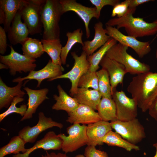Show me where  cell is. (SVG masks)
Here are the masks:
<instances>
[{"instance_id":"obj_1","label":"cell","mask_w":157,"mask_h":157,"mask_svg":"<svg viewBox=\"0 0 157 157\" xmlns=\"http://www.w3.org/2000/svg\"><path fill=\"white\" fill-rule=\"evenodd\" d=\"M127 91L142 112L147 111L157 99V73L150 71L133 77Z\"/></svg>"},{"instance_id":"obj_12","label":"cell","mask_w":157,"mask_h":157,"mask_svg":"<svg viewBox=\"0 0 157 157\" xmlns=\"http://www.w3.org/2000/svg\"><path fill=\"white\" fill-rule=\"evenodd\" d=\"M59 2L63 14L68 11H73L82 20L85 24L86 37L88 38L90 35L89 25L91 20L93 18L98 19L100 16L96 8L85 6L75 0H60Z\"/></svg>"},{"instance_id":"obj_36","label":"cell","mask_w":157,"mask_h":157,"mask_svg":"<svg viewBox=\"0 0 157 157\" xmlns=\"http://www.w3.org/2000/svg\"><path fill=\"white\" fill-rule=\"evenodd\" d=\"M130 0H126L118 3L113 7L111 16L119 18L124 16L127 12Z\"/></svg>"},{"instance_id":"obj_44","label":"cell","mask_w":157,"mask_h":157,"mask_svg":"<svg viewBox=\"0 0 157 157\" xmlns=\"http://www.w3.org/2000/svg\"><path fill=\"white\" fill-rule=\"evenodd\" d=\"M0 69H8V67L5 64L2 63H0Z\"/></svg>"},{"instance_id":"obj_7","label":"cell","mask_w":157,"mask_h":157,"mask_svg":"<svg viewBox=\"0 0 157 157\" xmlns=\"http://www.w3.org/2000/svg\"><path fill=\"white\" fill-rule=\"evenodd\" d=\"M9 47L10 54L5 56L1 55L0 61L1 63L8 67L11 75L14 76L17 72L27 73L34 70L37 66L35 63V59L20 54L15 51L12 46Z\"/></svg>"},{"instance_id":"obj_28","label":"cell","mask_w":157,"mask_h":157,"mask_svg":"<svg viewBox=\"0 0 157 157\" xmlns=\"http://www.w3.org/2000/svg\"><path fill=\"white\" fill-rule=\"evenodd\" d=\"M83 34V32L81 28H78L72 32H67V33L66 35L67 38V40L65 45L62 47L60 55L62 64L65 65L66 64L68 54L75 44L79 43L82 47L84 46L82 40Z\"/></svg>"},{"instance_id":"obj_38","label":"cell","mask_w":157,"mask_h":157,"mask_svg":"<svg viewBox=\"0 0 157 157\" xmlns=\"http://www.w3.org/2000/svg\"><path fill=\"white\" fill-rule=\"evenodd\" d=\"M90 1L95 6L99 15L101 10L104 6L110 5L114 7L120 3L119 0H90Z\"/></svg>"},{"instance_id":"obj_20","label":"cell","mask_w":157,"mask_h":157,"mask_svg":"<svg viewBox=\"0 0 157 157\" xmlns=\"http://www.w3.org/2000/svg\"><path fill=\"white\" fill-rule=\"evenodd\" d=\"M95 31L93 39L91 41L87 40L84 42L82 47L83 51L87 56L92 55L98 48L104 45L111 38L107 34V31L103 27V24L100 21L96 23L94 26Z\"/></svg>"},{"instance_id":"obj_22","label":"cell","mask_w":157,"mask_h":157,"mask_svg":"<svg viewBox=\"0 0 157 157\" xmlns=\"http://www.w3.org/2000/svg\"><path fill=\"white\" fill-rule=\"evenodd\" d=\"M23 81L13 87L8 86L0 78V109L9 108L15 97H23L25 93L21 90Z\"/></svg>"},{"instance_id":"obj_17","label":"cell","mask_w":157,"mask_h":157,"mask_svg":"<svg viewBox=\"0 0 157 157\" xmlns=\"http://www.w3.org/2000/svg\"><path fill=\"white\" fill-rule=\"evenodd\" d=\"M99 65L107 72L109 76L112 93L119 84L122 85L124 76L127 73L124 67L105 55Z\"/></svg>"},{"instance_id":"obj_23","label":"cell","mask_w":157,"mask_h":157,"mask_svg":"<svg viewBox=\"0 0 157 157\" xmlns=\"http://www.w3.org/2000/svg\"><path fill=\"white\" fill-rule=\"evenodd\" d=\"M57 88L59 95L56 94L53 95L56 102L52 106V109L56 110H64L68 114L73 111L79 104L76 99L69 96L60 85H58Z\"/></svg>"},{"instance_id":"obj_31","label":"cell","mask_w":157,"mask_h":157,"mask_svg":"<svg viewBox=\"0 0 157 157\" xmlns=\"http://www.w3.org/2000/svg\"><path fill=\"white\" fill-rule=\"evenodd\" d=\"M117 42L115 39L111 38L97 52L87 56V59L90 64L89 71L93 72L97 71L99 68V65L103 57L108 50L117 43Z\"/></svg>"},{"instance_id":"obj_16","label":"cell","mask_w":157,"mask_h":157,"mask_svg":"<svg viewBox=\"0 0 157 157\" xmlns=\"http://www.w3.org/2000/svg\"><path fill=\"white\" fill-rule=\"evenodd\" d=\"M63 141L53 131L47 132L41 139L37 141L34 145L30 148L27 149L24 153L13 155L12 157H28L30 154L38 149L48 150H59L62 149Z\"/></svg>"},{"instance_id":"obj_18","label":"cell","mask_w":157,"mask_h":157,"mask_svg":"<svg viewBox=\"0 0 157 157\" xmlns=\"http://www.w3.org/2000/svg\"><path fill=\"white\" fill-rule=\"evenodd\" d=\"M24 89L28 96L27 104L28 108L25 115L21 119V121L31 118L33 114L35 113L38 106L45 100L49 99L47 94L49 90L47 88L35 90L28 87H25Z\"/></svg>"},{"instance_id":"obj_45","label":"cell","mask_w":157,"mask_h":157,"mask_svg":"<svg viewBox=\"0 0 157 157\" xmlns=\"http://www.w3.org/2000/svg\"><path fill=\"white\" fill-rule=\"evenodd\" d=\"M153 146L155 148L156 150L155 154L154 157H157V142L156 143L153 144ZM131 157H134L132 156Z\"/></svg>"},{"instance_id":"obj_29","label":"cell","mask_w":157,"mask_h":157,"mask_svg":"<svg viewBox=\"0 0 157 157\" xmlns=\"http://www.w3.org/2000/svg\"><path fill=\"white\" fill-rule=\"evenodd\" d=\"M44 52L50 56L54 63L62 66L60 55L62 45L60 39L46 40H41Z\"/></svg>"},{"instance_id":"obj_6","label":"cell","mask_w":157,"mask_h":157,"mask_svg":"<svg viewBox=\"0 0 157 157\" xmlns=\"http://www.w3.org/2000/svg\"><path fill=\"white\" fill-rule=\"evenodd\" d=\"M87 126L78 124H73L66 129L68 135L63 133L58 135L63 141L61 149L63 152L65 153L72 152L87 144Z\"/></svg>"},{"instance_id":"obj_24","label":"cell","mask_w":157,"mask_h":157,"mask_svg":"<svg viewBox=\"0 0 157 157\" xmlns=\"http://www.w3.org/2000/svg\"><path fill=\"white\" fill-rule=\"evenodd\" d=\"M73 97L79 104L87 105L96 110L102 97L98 90L78 88L76 93Z\"/></svg>"},{"instance_id":"obj_43","label":"cell","mask_w":157,"mask_h":157,"mask_svg":"<svg viewBox=\"0 0 157 157\" xmlns=\"http://www.w3.org/2000/svg\"><path fill=\"white\" fill-rule=\"evenodd\" d=\"M6 19L5 12L3 9L0 7V24H4Z\"/></svg>"},{"instance_id":"obj_42","label":"cell","mask_w":157,"mask_h":157,"mask_svg":"<svg viewBox=\"0 0 157 157\" xmlns=\"http://www.w3.org/2000/svg\"><path fill=\"white\" fill-rule=\"evenodd\" d=\"M41 157H69L66 153H63L59 152L57 153L54 152L49 153L46 151V153L42 155Z\"/></svg>"},{"instance_id":"obj_4","label":"cell","mask_w":157,"mask_h":157,"mask_svg":"<svg viewBox=\"0 0 157 157\" xmlns=\"http://www.w3.org/2000/svg\"><path fill=\"white\" fill-rule=\"evenodd\" d=\"M128 48L117 43L108 50L105 55L123 65L127 72L130 74L138 75L150 71L149 65L141 62L128 53L127 51Z\"/></svg>"},{"instance_id":"obj_2","label":"cell","mask_w":157,"mask_h":157,"mask_svg":"<svg viewBox=\"0 0 157 157\" xmlns=\"http://www.w3.org/2000/svg\"><path fill=\"white\" fill-rule=\"evenodd\" d=\"M136 8H129L127 13L119 18L115 17L109 19L106 25L113 26H116L119 29L124 28L127 35L136 38L152 35L157 33V19L149 23L143 18L134 17L133 14Z\"/></svg>"},{"instance_id":"obj_13","label":"cell","mask_w":157,"mask_h":157,"mask_svg":"<svg viewBox=\"0 0 157 157\" xmlns=\"http://www.w3.org/2000/svg\"><path fill=\"white\" fill-rule=\"evenodd\" d=\"M41 6L34 3L31 0H25L20 9L21 17L31 35L39 33L42 31L43 25L40 15Z\"/></svg>"},{"instance_id":"obj_10","label":"cell","mask_w":157,"mask_h":157,"mask_svg":"<svg viewBox=\"0 0 157 157\" xmlns=\"http://www.w3.org/2000/svg\"><path fill=\"white\" fill-rule=\"evenodd\" d=\"M38 118L36 125L32 127L25 126L19 132L18 135L26 143L34 142L41 133L49 129L56 127L61 129L63 127L62 124L54 121L50 117H46L42 112L39 113Z\"/></svg>"},{"instance_id":"obj_3","label":"cell","mask_w":157,"mask_h":157,"mask_svg":"<svg viewBox=\"0 0 157 157\" xmlns=\"http://www.w3.org/2000/svg\"><path fill=\"white\" fill-rule=\"evenodd\" d=\"M58 0H46L42 6L40 15L44 31L42 39H60L59 22L63 14Z\"/></svg>"},{"instance_id":"obj_41","label":"cell","mask_w":157,"mask_h":157,"mask_svg":"<svg viewBox=\"0 0 157 157\" xmlns=\"http://www.w3.org/2000/svg\"><path fill=\"white\" fill-rule=\"evenodd\" d=\"M153 1L151 0H130L129 5V8H135L138 6L150 1Z\"/></svg>"},{"instance_id":"obj_5","label":"cell","mask_w":157,"mask_h":157,"mask_svg":"<svg viewBox=\"0 0 157 157\" xmlns=\"http://www.w3.org/2000/svg\"><path fill=\"white\" fill-rule=\"evenodd\" d=\"M112 129L122 138L136 145L146 137L144 127L137 118L127 121L111 122Z\"/></svg>"},{"instance_id":"obj_26","label":"cell","mask_w":157,"mask_h":157,"mask_svg":"<svg viewBox=\"0 0 157 157\" xmlns=\"http://www.w3.org/2000/svg\"><path fill=\"white\" fill-rule=\"evenodd\" d=\"M97 110L102 121L108 122L117 120L115 104L112 98L102 97Z\"/></svg>"},{"instance_id":"obj_47","label":"cell","mask_w":157,"mask_h":157,"mask_svg":"<svg viewBox=\"0 0 157 157\" xmlns=\"http://www.w3.org/2000/svg\"><path fill=\"white\" fill-rule=\"evenodd\" d=\"M156 58L157 59V49L156 50Z\"/></svg>"},{"instance_id":"obj_30","label":"cell","mask_w":157,"mask_h":157,"mask_svg":"<svg viewBox=\"0 0 157 157\" xmlns=\"http://www.w3.org/2000/svg\"><path fill=\"white\" fill-rule=\"evenodd\" d=\"M102 142L109 146L120 147L129 151L133 150L138 151L140 149L139 146L129 142L122 138L119 134L112 130L105 136Z\"/></svg>"},{"instance_id":"obj_27","label":"cell","mask_w":157,"mask_h":157,"mask_svg":"<svg viewBox=\"0 0 157 157\" xmlns=\"http://www.w3.org/2000/svg\"><path fill=\"white\" fill-rule=\"evenodd\" d=\"M23 55L36 59L44 53L41 41L38 39L28 37L21 44Z\"/></svg>"},{"instance_id":"obj_39","label":"cell","mask_w":157,"mask_h":157,"mask_svg":"<svg viewBox=\"0 0 157 157\" xmlns=\"http://www.w3.org/2000/svg\"><path fill=\"white\" fill-rule=\"evenodd\" d=\"M4 29L0 26V53L3 55L6 51L7 46V37Z\"/></svg>"},{"instance_id":"obj_35","label":"cell","mask_w":157,"mask_h":157,"mask_svg":"<svg viewBox=\"0 0 157 157\" xmlns=\"http://www.w3.org/2000/svg\"><path fill=\"white\" fill-rule=\"evenodd\" d=\"M78 87L88 89L91 88L99 91L98 78L96 72L88 70L84 74L79 81Z\"/></svg>"},{"instance_id":"obj_19","label":"cell","mask_w":157,"mask_h":157,"mask_svg":"<svg viewBox=\"0 0 157 157\" xmlns=\"http://www.w3.org/2000/svg\"><path fill=\"white\" fill-rule=\"evenodd\" d=\"M110 123L101 120L87 126L86 133L88 138L87 145L96 146L101 145L105 136L112 130Z\"/></svg>"},{"instance_id":"obj_32","label":"cell","mask_w":157,"mask_h":157,"mask_svg":"<svg viewBox=\"0 0 157 157\" xmlns=\"http://www.w3.org/2000/svg\"><path fill=\"white\" fill-rule=\"evenodd\" d=\"M26 143L18 135L12 137L7 144L0 148V157L12 154H16L20 152L25 153L27 149L25 148Z\"/></svg>"},{"instance_id":"obj_9","label":"cell","mask_w":157,"mask_h":157,"mask_svg":"<svg viewBox=\"0 0 157 157\" xmlns=\"http://www.w3.org/2000/svg\"><path fill=\"white\" fill-rule=\"evenodd\" d=\"M112 98L116 106L117 120L127 121L136 118L138 106L133 98L128 97L123 91L114 90Z\"/></svg>"},{"instance_id":"obj_14","label":"cell","mask_w":157,"mask_h":157,"mask_svg":"<svg viewBox=\"0 0 157 157\" xmlns=\"http://www.w3.org/2000/svg\"><path fill=\"white\" fill-rule=\"evenodd\" d=\"M64 68L62 66L53 63L49 60L47 65L42 69L38 70H33L29 72L28 75L23 77H19L13 79L12 81L18 83L26 80L34 79L37 80L38 84L37 88L39 87L42 81L48 79L49 81L63 74Z\"/></svg>"},{"instance_id":"obj_37","label":"cell","mask_w":157,"mask_h":157,"mask_svg":"<svg viewBox=\"0 0 157 157\" xmlns=\"http://www.w3.org/2000/svg\"><path fill=\"white\" fill-rule=\"evenodd\" d=\"M84 155L85 157H108L107 153L97 149L95 146L88 145L85 148Z\"/></svg>"},{"instance_id":"obj_33","label":"cell","mask_w":157,"mask_h":157,"mask_svg":"<svg viewBox=\"0 0 157 157\" xmlns=\"http://www.w3.org/2000/svg\"><path fill=\"white\" fill-rule=\"evenodd\" d=\"M98 78L99 91L102 97L112 98V92L108 74L106 70L102 68L96 72Z\"/></svg>"},{"instance_id":"obj_11","label":"cell","mask_w":157,"mask_h":157,"mask_svg":"<svg viewBox=\"0 0 157 157\" xmlns=\"http://www.w3.org/2000/svg\"><path fill=\"white\" fill-rule=\"evenodd\" d=\"M107 34L119 43L131 48L142 58L149 53L151 48L149 42H143L133 37L123 34L115 27L106 25Z\"/></svg>"},{"instance_id":"obj_40","label":"cell","mask_w":157,"mask_h":157,"mask_svg":"<svg viewBox=\"0 0 157 157\" xmlns=\"http://www.w3.org/2000/svg\"><path fill=\"white\" fill-rule=\"evenodd\" d=\"M148 110L149 115L157 122V99L152 103Z\"/></svg>"},{"instance_id":"obj_21","label":"cell","mask_w":157,"mask_h":157,"mask_svg":"<svg viewBox=\"0 0 157 157\" xmlns=\"http://www.w3.org/2000/svg\"><path fill=\"white\" fill-rule=\"evenodd\" d=\"M21 14L19 10L14 18L8 33V37L10 43L15 45L21 44L29 34L28 29L21 20Z\"/></svg>"},{"instance_id":"obj_34","label":"cell","mask_w":157,"mask_h":157,"mask_svg":"<svg viewBox=\"0 0 157 157\" xmlns=\"http://www.w3.org/2000/svg\"><path fill=\"white\" fill-rule=\"evenodd\" d=\"M24 100L23 97L19 96L15 97L8 108L6 111L0 114V122H1L9 115L14 113L18 114L23 117L26 113L27 109L28 106L27 104H23L19 107L16 106V104L23 101Z\"/></svg>"},{"instance_id":"obj_8","label":"cell","mask_w":157,"mask_h":157,"mask_svg":"<svg viewBox=\"0 0 157 157\" xmlns=\"http://www.w3.org/2000/svg\"><path fill=\"white\" fill-rule=\"evenodd\" d=\"M74 60V65L70 70L53 79L51 81L60 78H67L71 83L70 94L73 97L77 92L78 88V83L81 76L89 70L90 64L87 59L86 53L83 51L80 56L75 51L71 53Z\"/></svg>"},{"instance_id":"obj_46","label":"cell","mask_w":157,"mask_h":157,"mask_svg":"<svg viewBox=\"0 0 157 157\" xmlns=\"http://www.w3.org/2000/svg\"><path fill=\"white\" fill-rule=\"evenodd\" d=\"M74 157H85L84 155L81 154H79L76 155Z\"/></svg>"},{"instance_id":"obj_25","label":"cell","mask_w":157,"mask_h":157,"mask_svg":"<svg viewBox=\"0 0 157 157\" xmlns=\"http://www.w3.org/2000/svg\"><path fill=\"white\" fill-rule=\"evenodd\" d=\"M24 0H0V7L3 10L6 19L4 28L7 32L18 11L24 4Z\"/></svg>"},{"instance_id":"obj_15","label":"cell","mask_w":157,"mask_h":157,"mask_svg":"<svg viewBox=\"0 0 157 157\" xmlns=\"http://www.w3.org/2000/svg\"><path fill=\"white\" fill-rule=\"evenodd\" d=\"M68 114L66 121L72 124L88 125L101 120L98 112L84 104H79L74 110Z\"/></svg>"}]
</instances>
